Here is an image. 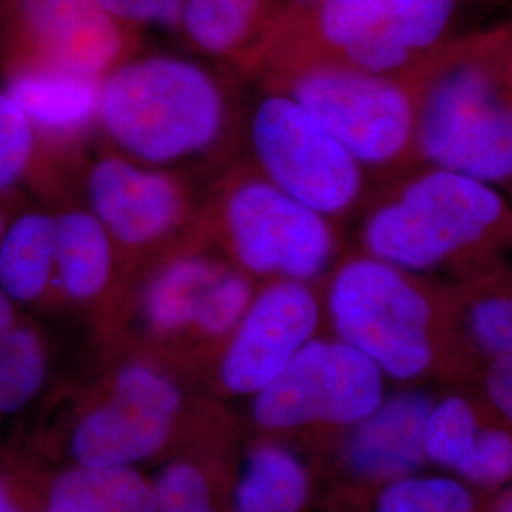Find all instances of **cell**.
Masks as SVG:
<instances>
[{
    "mask_svg": "<svg viewBox=\"0 0 512 512\" xmlns=\"http://www.w3.org/2000/svg\"><path fill=\"white\" fill-rule=\"evenodd\" d=\"M247 109L230 71L183 55L137 52L101 80L97 124L118 154L181 173L238 147Z\"/></svg>",
    "mask_w": 512,
    "mask_h": 512,
    "instance_id": "6da1fadb",
    "label": "cell"
},
{
    "mask_svg": "<svg viewBox=\"0 0 512 512\" xmlns=\"http://www.w3.org/2000/svg\"><path fill=\"white\" fill-rule=\"evenodd\" d=\"M361 253L410 274L473 275L512 251V200L448 169L420 165L365 205Z\"/></svg>",
    "mask_w": 512,
    "mask_h": 512,
    "instance_id": "7a4b0ae2",
    "label": "cell"
},
{
    "mask_svg": "<svg viewBox=\"0 0 512 512\" xmlns=\"http://www.w3.org/2000/svg\"><path fill=\"white\" fill-rule=\"evenodd\" d=\"M325 310L334 336L389 380L418 385L476 363L461 332L456 296L374 256L359 253L334 266Z\"/></svg>",
    "mask_w": 512,
    "mask_h": 512,
    "instance_id": "3957f363",
    "label": "cell"
},
{
    "mask_svg": "<svg viewBox=\"0 0 512 512\" xmlns=\"http://www.w3.org/2000/svg\"><path fill=\"white\" fill-rule=\"evenodd\" d=\"M420 165L512 200V27L465 33L414 74Z\"/></svg>",
    "mask_w": 512,
    "mask_h": 512,
    "instance_id": "277c9868",
    "label": "cell"
},
{
    "mask_svg": "<svg viewBox=\"0 0 512 512\" xmlns=\"http://www.w3.org/2000/svg\"><path fill=\"white\" fill-rule=\"evenodd\" d=\"M291 97L368 175L395 181L420 167L414 76L387 78L304 55H266L249 76Z\"/></svg>",
    "mask_w": 512,
    "mask_h": 512,
    "instance_id": "5b68a950",
    "label": "cell"
},
{
    "mask_svg": "<svg viewBox=\"0 0 512 512\" xmlns=\"http://www.w3.org/2000/svg\"><path fill=\"white\" fill-rule=\"evenodd\" d=\"M458 19L459 0L291 2L262 57L304 55L363 73L410 78L459 37Z\"/></svg>",
    "mask_w": 512,
    "mask_h": 512,
    "instance_id": "8992f818",
    "label": "cell"
},
{
    "mask_svg": "<svg viewBox=\"0 0 512 512\" xmlns=\"http://www.w3.org/2000/svg\"><path fill=\"white\" fill-rule=\"evenodd\" d=\"M205 222L232 256L255 277L313 283L338 255L332 220L279 190L253 165H241L220 181Z\"/></svg>",
    "mask_w": 512,
    "mask_h": 512,
    "instance_id": "52a82bcc",
    "label": "cell"
},
{
    "mask_svg": "<svg viewBox=\"0 0 512 512\" xmlns=\"http://www.w3.org/2000/svg\"><path fill=\"white\" fill-rule=\"evenodd\" d=\"M243 139L260 175L334 224L370 200L365 167L287 95L262 88L249 103Z\"/></svg>",
    "mask_w": 512,
    "mask_h": 512,
    "instance_id": "ba28073f",
    "label": "cell"
},
{
    "mask_svg": "<svg viewBox=\"0 0 512 512\" xmlns=\"http://www.w3.org/2000/svg\"><path fill=\"white\" fill-rule=\"evenodd\" d=\"M137 52V31L97 0H0L4 78L57 73L103 80Z\"/></svg>",
    "mask_w": 512,
    "mask_h": 512,
    "instance_id": "9c48e42d",
    "label": "cell"
},
{
    "mask_svg": "<svg viewBox=\"0 0 512 512\" xmlns=\"http://www.w3.org/2000/svg\"><path fill=\"white\" fill-rule=\"evenodd\" d=\"M385 374L359 349L317 336L251 401L256 427L270 435L302 429L349 431L385 397Z\"/></svg>",
    "mask_w": 512,
    "mask_h": 512,
    "instance_id": "30bf717a",
    "label": "cell"
},
{
    "mask_svg": "<svg viewBox=\"0 0 512 512\" xmlns=\"http://www.w3.org/2000/svg\"><path fill=\"white\" fill-rule=\"evenodd\" d=\"M183 412V391L160 366H124L107 403L74 427L71 452L78 467L124 469L162 452Z\"/></svg>",
    "mask_w": 512,
    "mask_h": 512,
    "instance_id": "8fae6325",
    "label": "cell"
},
{
    "mask_svg": "<svg viewBox=\"0 0 512 512\" xmlns=\"http://www.w3.org/2000/svg\"><path fill=\"white\" fill-rule=\"evenodd\" d=\"M253 277L215 256L183 251L150 279L141 313L150 334L226 344L255 298Z\"/></svg>",
    "mask_w": 512,
    "mask_h": 512,
    "instance_id": "7c38bea8",
    "label": "cell"
},
{
    "mask_svg": "<svg viewBox=\"0 0 512 512\" xmlns=\"http://www.w3.org/2000/svg\"><path fill=\"white\" fill-rule=\"evenodd\" d=\"M321 321L323 306L311 283L266 281L224 344L220 385L230 395L253 399L317 338Z\"/></svg>",
    "mask_w": 512,
    "mask_h": 512,
    "instance_id": "4fadbf2b",
    "label": "cell"
},
{
    "mask_svg": "<svg viewBox=\"0 0 512 512\" xmlns=\"http://www.w3.org/2000/svg\"><path fill=\"white\" fill-rule=\"evenodd\" d=\"M86 196L112 243L131 251L162 245L186 230L196 215L183 173L137 164L118 152L92 162Z\"/></svg>",
    "mask_w": 512,
    "mask_h": 512,
    "instance_id": "5bb4252c",
    "label": "cell"
},
{
    "mask_svg": "<svg viewBox=\"0 0 512 512\" xmlns=\"http://www.w3.org/2000/svg\"><path fill=\"white\" fill-rule=\"evenodd\" d=\"M433 401L420 385H406L385 397L366 420L344 433L340 461L346 473L384 484L416 475L427 463L423 435Z\"/></svg>",
    "mask_w": 512,
    "mask_h": 512,
    "instance_id": "9a60e30c",
    "label": "cell"
},
{
    "mask_svg": "<svg viewBox=\"0 0 512 512\" xmlns=\"http://www.w3.org/2000/svg\"><path fill=\"white\" fill-rule=\"evenodd\" d=\"M285 10L281 0H186L181 31L198 52L249 78Z\"/></svg>",
    "mask_w": 512,
    "mask_h": 512,
    "instance_id": "2e32d148",
    "label": "cell"
},
{
    "mask_svg": "<svg viewBox=\"0 0 512 512\" xmlns=\"http://www.w3.org/2000/svg\"><path fill=\"white\" fill-rule=\"evenodd\" d=\"M101 80L57 73H25L6 78V90L31 120L38 137L74 139L97 122Z\"/></svg>",
    "mask_w": 512,
    "mask_h": 512,
    "instance_id": "e0dca14e",
    "label": "cell"
},
{
    "mask_svg": "<svg viewBox=\"0 0 512 512\" xmlns=\"http://www.w3.org/2000/svg\"><path fill=\"white\" fill-rule=\"evenodd\" d=\"M310 488L306 463L287 444L258 440L243 463L234 507L236 512H302Z\"/></svg>",
    "mask_w": 512,
    "mask_h": 512,
    "instance_id": "ac0fdd59",
    "label": "cell"
},
{
    "mask_svg": "<svg viewBox=\"0 0 512 512\" xmlns=\"http://www.w3.org/2000/svg\"><path fill=\"white\" fill-rule=\"evenodd\" d=\"M456 304L461 332L475 359L486 363L512 357V272L503 260L467 275Z\"/></svg>",
    "mask_w": 512,
    "mask_h": 512,
    "instance_id": "d6986e66",
    "label": "cell"
},
{
    "mask_svg": "<svg viewBox=\"0 0 512 512\" xmlns=\"http://www.w3.org/2000/svg\"><path fill=\"white\" fill-rule=\"evenodd\" d=\"M55 219V270L65 293L92 300L109 281L112 239L90 209H67Z\"/></svg>",
    "mask_w": 512,
    "mask_h": 512,
    "instance_id": "ffe728a7",
    "label": "cell"
},
{
    "mask_svg": "<svg viewBox=\"0 0 512 512\" xmlns=\"http://www.w3.org/2000/svg\"><path fill=\"white\" fill-rule=\"evenodd\" d=\"M48 512L165 511L156 484H150L131 467H76L55 480Z\"/></svg>",
    "mask_w": 512,
    "mask_h": 512,
    "instance_id": "44dd1931",
    "label": "cell"
},
{
    "mask_svg": "<svg viewBox=\"0 0 512 512\" xmlns=\"http://www.w3.org/2000/svg\"><path fill=\"white\" fill-rule=\"evenodd\" d=\"M55 268V219L27 211L0 239V289L12 300L33 302L46 291Z\"/></svg>",
    "mask_w": 512,
    "mask_h": 512,
    "instance_id": "7402d4cb",
    "label": "cell"
},
{
    "mask_svg": "<svg viewBox=\"0 0 512 512\" xmlns=\"http://www.w3.org/2000/svg\"><path fill=\"white\" fill-rule=\"evenodd\" d=\"M494 412L463 393H448L433 401L425 421L423 450L427 463L458 476L473 459L480 435Z\"/></svg>",
    "mask_w": 512,
    "mask_h": 512,
    "instance_id": "603a6c76",
    "label": "cell"
},
{
    "mask_svg": "<svg viewBox=\"0 0 512 512\" xmlns=\"http://www.w3.org/2000/svg\"><path fill=\"white\" fill-rule=\"evenodd\" d=\"M376 512H482L475 490L454 476L408 475L378 495Z\"/></svg>",
    "mask_w": 512,
    "mask_h": 512,
    "instance_id": "cb8c5ba5",
    "label": "cell"
},
{
    "mask_svg": "<svg viewBox=\"0 0 512 512\" xmlns=\"http://www.w3.org/2000/svg\"><path fill=\"white\" fill-rule=\"evenodd\" d=\"M46 351L37 332L14 327L0 338V414H14L44 384Z\"/></svg>",
    "mask_w": 512,
    "mask_h": 512,
    "instance_id": "d4e9b609",
    "label": "cell"
},
{
    "mask_svg": "<svg viewBox=\"0 0 512 512\" xmlns=\"http://www.w3.org/2000/svg\"><path fill=\"white\" fill-rule=\"evenodd\" d=\"M38 133L25 112L0 92V194L18 184L35 162Z\"/></svg>",
    "mask_w": 512,
    "mask_h": 512,
    "instance_id": "484cf974",
    "label": "cell"
},
{
    "mask_svg": "<svg viewBox=\"0 0 512 512\" xmlns=\"http://www.w3.org/2000/svg\"><path fill=\"white\" fill-rule=\"evenodd\" d=\"M459 480L482 490H495L512 480V431L492 416L486 423L475 456L459 475Z\"/></svg>",
    "mask_w": 512,
    "mask_h": 512,
    "instance_id": "4316f807",
    "label": "cell"
},
{
    "mask_svg": "<svg viewBox=\"0 0 512 512\" xmlns=\"http://www.w3.org/2000/svg\"><path fill=\"white\" fill-rule=\"evenodd\" d=\"M156 490L165 512H217L207 478L188 461L167 465L156 482Z\"/></svg>",
    "mask_w": 512,
    "mask_h": 512,
    "instance_id": "83f0119b",
    "label": "cell"
},
{
    "mask_svg": "<svg viewBox=\"0 0 512 512\" xmlns=\"http://www.w3.org/2000/svg\"><path fill=\"white\" fill-rule=\"evenodd\" d=\"M97 4L116 21L137 31L150 23L181 29L186 0H97Z\"/></svg>",
    "mask_w": 512,
    "mask_h": 512,
    "instance_id": "f1b7e54d",
    "label": "cell"
},
{
    "mask_svg": "<svg viewBox=\"0 0 512 512\" xmlns=\"http://www.w3.org/2000/svg\"><path fill=\"white\" fill-rule=\"evenodd\" d=\"M482 399L512 431V357L486 361L480 370Z\"/></svg>",
    "mask_w": 512,
    "mask_h": 512,
    "instance_id": "f546056e",
    "label": "cell"
},
{
    "mask_svg": "<svg viewBox=\"0 0 512 512\" xmlns=\"http://www.w3.org/2000/svg\"><path fill=\"white\" fill-rule=\"evenodd\" d=\"M14 329V304L12 298L0 289V338Z\"/></svg>",
    "mask_w": 512,
    "mask_h": 512,
    "instance_id": "4dcf8cb0",
    "label": "cell"
},
{
    "mask_svg": "<svg viewBox=\"0 0 512 512\" xmlns=\"http://www.w3.org/2000/svg\"><path fill=\"white\" fill-rule=\"evenodd\" d=\"M488 512H512V488L495 495Z\"/></svg>",
    "mask_w": 512,
    "mask_h": 512,
    "instance_id": "1f68e13d",
    "label": "cell"
},
{
    "mask_svg": "<svg viewBox=\"0 0 512 512\" xmlns=\"http://www.w3.org/2000/svg\"><path fill=\"white\" fill-rule=\"evenodd\" d=\"M0 512H21L14 505V501L10 499V495L6 492V488L0 484Z\"/></svg>",
    "mask_w": 512,
    "mask_h": 512,
    "instance_id": "d6a6232c",
    "label": "cell"
},
{
    "mask_svg": "<svg viewBox=\"0 0 512 512\" xmlns=\"http://www.w3.org/2000/svg\"><path fill=\"white\" fill-rule=\"evenodd\" d=\"M4 232H6V217H4V211L0 207V239L4 236Z\"/></svg>",
    "mask_w": 512,
    "mask_h": 512,
    "instance_id": "836d02e7",
    "label": "cell"
},
{
    "mask_svg": "<svg viewBox=\"0 0 512 512\" xmlns=\"http://www.w3.org/2000/svg\"><path fill=\"white\" fill-rule=\"evenodd\" d=\"M296 4H310V2H317V0H293Z\"/></svg>",
    "mask_w": 512,
    "mask_h": 512,
    "instance_id": "e575fe53",
    "label": "cell"
},
{
    "mask_svg": "<svg viewBox=\"0 0 512 512\" xmlns=\"http://www.w3.org/2000/svg\"><path fill=\"white\" fill-rule=\"evenodd\" d=\"M511 27H512V25H511Z\"/></svg>",
    "mask_w": 512,
    "mask_h": 512,
    "instance_id": "d590c367",
    "label": "cell"
}]
</instances>
